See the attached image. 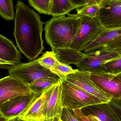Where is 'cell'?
<instances>
[{"mask_svg":"<svg viewBox=\"0 0 121 121\" xmlns=\"http://www.w3.org/2000/svg\"><path fill=\"white\" fill-rule=\"evenodd\" d=\"M14 35L17 46L30 61L35 60L44 50L40 16L21 1H17Z\"/></svg>","mask_w":121,"mask_h":121,"instance_id":"6da1fadb","label":"cell"},{"mask_svg":"<svg viewBox=\"0 0 121 121\" xmlns=\"http://www.w3.org/2000/svg\"><path fill=\"white\" fill-rule=\"evenodd\" d=\"M81 19L77 14L53 17L45 25V37L52 51L69 48L78 32Z\"/></svg>","mask_w":121,"mask_h":121,"instance_id":"7a4b0ae2","label":"cell"},{"mask_svg":"<svg viewBox=\"0 0 121 121\" xmlns=\"http://www.w3.org/2000/svg\"><path fill=\"white\" fill-rule=\"evenodd\" d=\"M9 75L28 85L39 80H50L60 82L61 79L50 70L41 66L38 59L26 63H20L9 69Z\"/></svg>","mask_w":121,"mask_h":121,"instance_id":"3957f363","label":"cell"},{"mask_svg":"<svg viewBox=\"0 0 121 121\" xmlns=\"http://www.w3.org/2000/svg\"><path fill=\"white\" fill-rule=\"evenodd\" d=\"M60 85L63 107L70 111L81 109L103 102L97 97L64 79L61 80Z\"/></svg>","mask_w":121,"mask_h":121,"instance_id":"277c9868","label":"cell"},{"mask_svg":"<svg viewBox=\"0 0 121 121\" xmlns=\"http://www.w3.org/2000/svg\"><path fill=\"white\" fill-rule=\"evenodd\" d=\"M121 57V52L96 51L90 53L83 52L75 65L77 69L89 73H107L104 64L108 60Z\"/></svg>","mask_w":121,"mask_h":121,"instance_id":"5b68a950","label":"cell"},{"mask_svg":"<svg viewBox=\"0 0 121 121\" xmlns=\"http://www.w3.org/2000/svg\"><path fill=\"white\" fill-rule=\"evenodd\" d=\"M80 16L81 25L70 48L81 52L86 45L97 37L104 28L96 18Z\"/></svg>","mask_w":121,"mask_h":121,"instance_id":"8992f818","label":"cell"},{"mask_svg":"<svg viewBox=\"0 0 121 121\" xmlns=\"http://www.w3.org/2000/svg\"><path fill=\"white\" fill-rule=\"evenodd\" d=\"M95 18L107 30L121 28V0H103Z\"/></svg>","mask_w":121,"mask_h":121,"instance_id":"52a82bcc","label":"cell"},{"mask_svg":"<svg viewBox=\"0 0 121 121\" xmlns=\"http://www.w3.org/2000/svg\"><path fill=\"white\" fill-rule=\"evenodd\" d=\"M40 96L32 93L13 98L0 106V115L7 121L19 118Z\"/></svg>","mask_w":121,"mask_h":121,"instance_id":"ba28073f","label":"cell"},{"mask_svg":"<svg viewBox=\"0 0 121 121\" xmlns=\"http://www.w3.org/2000/svg\"><path fill=\"white\" fill-rule=\"evenodd\" d=\"M89 76L99 88L112 98L121 99V73L89 72Z\"/></svg>","mask_w":121,"mask_h":121,"instance_id":"9c48e42d","label":"cell"},{"mask_svg":"<svg viewBox=\"0 0 121 121\" xmlns=\"http://www.w3.org/2000/svg\"><path fill=\"white\" fill-rule=\"evenodd\" d=\"M64 79L96 97L103 102H108L112 99L111 96L101 90L91 80L89 76V72L78 70L67 75Z\"/></svg>","mask_w":121,"mask_h":121,"instance_id":"30bf717a","label":"cell"},{"mask_svg":"<svg viewBox=\"0 0 121 121\" xmlns=\"http://www.w3.org/2000/svg\"><path fill=\"white\" fill-rule=\"evenodd\" d=\"M31 93L28 85L15 78L9 75L0 79V106L13 98Z\"/></svg>","mask_w":121,"mask_h":121,"instance_id":"8fae6325","label":"cell"},{"mask_svg":"<svg viewBox=\"0 0 121 121\" xmlns=\"http://www.w3.org/2000/svg\"><path fill=\"white\" fill-rule=\"evenodd\" d=\"M54 85L36 99L25 112L18 118L24 121H40L43 119L48 100Z\"/></svg>","mask_w":121,"mask_h":121,"instance_id":"7c38bea8","label":"cell"},{"mask_svg":"<svg viewBox=\"0 0 121 121\" xmlns=\"http://www.w3.org/2000/svg\"><path fill=\"white\" fill-rule=\"evenodd\" d=\"M82 112L85 115H92L101 121H121L120 116L109 102H102L82 108Z\"/></svg>","mask_w":121,"mask_h":121,"instance_id":"4fadbf2b","label":"cell"},{"mask_svg":"<svg viewBox=\"0 0 121 121\" xmlns=\"http://www.w3.org/2000/svg\"><path fill=\"white\" fill-rule=\"evenodd\" d=\"M63 108L60 82L53 86L48 100L43 119L56 116L61 117Z\"/></svg>","mask_w":121,"mask_h":121,"instance_id":"5bb4252c","label":"cell"},{"mask_svg":"<svg viewBox=\"0 0 121 121\" xmlns=\"http://www.w3.org/2000/svg\"><path fill=\"white\" fill-rule=\"evenodd\" d=\"M120 36H121V28L112 30L104 28L95 39L82 49L81 52L86 53H91Z\"/></svg>","mask_w":121,"mask_h":121,"instance_id":"9a60e30c","label":"cell"},{"mask_svg":"<svg viewBox=\"0 0 121 121\" xmlns=\"http://www.w3.org/2000/svg\"><path fill=\"white\" fill-rule=\"evenodd\" d=\"M21 57L13 42L0 35V59L16 65L20 63Z\"/></svg>","mask_w":121,"mask_h":121,"instance_id":"2e32d148","label":"cell"},{"mask_svg":"<svg viewBox=\"0 0 121 121\" xmlns=\"http://www.w3.org/2000/svg\"><path fill=\"white\" fill-rule=\"evenodd\" d=\"M76 8L70 0H51L50 14L53 17L65 15Z\"/></svg>","mask_w":121,"mask_h":121,"instance_id":"e0dca14e","label":"cell"},{"mask_svg":"<svg viewBox=\"0 0 121 121\" xmlns=\"http://www.w3.org/2000/svg\"><path fill=\"white\" fill-rule=\"evenodd\" d=\"M59 82L50 80H39L28 85V86L32 93L40 96L42 93Z\"/></svg>","mask_w":121,"mask_h":121,"instance_id":"ac0fdd59","label":"cell"},{"mask_svg":"<svg viewBox=\"0 0 121 121\" xmlns=\"http://www.w3.org/2000/svg\"><path fill=\"white\" fill-rule=\"evenodd\" d=\"M0 16L6 20L14 19L15 13L13 0H0Z\"/></svg>","mask_w":121,"mask_h":121,"instance_id":"d6986e66","label":"cell"},{"mask_svg":"<svg viewBox=\"0 0 121 121\" xmlns=\"http://www.w3.org/2000/svg\"><path fill=\"white\" fill-rule=\"evenodd\" d=\"M38 59V62L41 66L50 70L59 62L57 59L55 53L53 51H47Z\"/></svg>","mask_w":121,"mask_h":121,"instance_id":"ffe728a7","label":"cell"},{"mask_svg":"<svg viewBox=\"0 0 121 121\" xmlns=\"http://www.w3.org/2000/svg\"><path fill=\"white\" fill-rule=\"evenodd\" d=\"M77 70V69H72L70 65L63 63L60 61L57 65L50 70L51 72L57 75L61 80L64 79L68 75Z\"/></svg>","mask_w":121,"mask_h":121,"instance_id":"44dd1931","label":"cell"},{"mask_svg":"<svg viewBox=\"0 0 121 121\" xmlns=\"http://www.w3.org/2000/svg\"><path fill=\"white\" fill-rule=\"evenodd\" d=\"M28 1L30 6L40 13L50 15L51 0H28Z\"/></svg>","mask_w":121,"mask_h":121,"instance_id":"7402d4cb","label":"cell"},{"mask_svg":"<svg viewBox=\"0 0 121 121\" xmlns=\"http://www.w3.org/2000/svg\"><path fill=\"white\" fill-rule=\"evenodd\" d=\"M99 5H85L76 9L77 14L81 16L95 18L99 9Z\"/></svg>","mask_w":121,"mask_h":121,"instance_id":"603a6c76","label":"cell"},{"mask_svg":"<svg viewBox=\"0 0 121 121\" xmlns=\"http://www.w3.org/2000/svg\"><path fill=\"white\" fill-rule=\"evenodd\" d=\"M104 68L107 72L111 74L121 73V57L111 60L104 64Z\"/></svg>","mask_w":121,"mask_h":121,"instance_id":"cb8c5ba5","label":"cell"},{"mask_svg":"<svg viewBox=\"0 0 121 121\" xmlns=\"http://www.w3.org/2000/svg\"><path fill=\"white\" fill-rule=\"evenodd\" d=\"M72 111L79 121H101L94 116L85 115L81 109H74Z\"/></svg>","mask_w":121,"mask_h":121,"instance_id":"d4e9b609","label":"cell"},{"mask_svg":"<svg viewBox=\"0 0 121 121\" xmlns=\"http://www.w3.org/2000/svg\"><path fill=\"white\" fill-rule=\"evenodd\" d=\"M61 119L63 121H79L72 111L65 107H63Z\"/></svg>","mask_w":121,"mask_h":121,"instance_id":"484cf974","label":"cell"},{"mask_svg":"<svg viewBox=\"0 0 121 121\" xmlns=\"http://www.w3.org/2000/svg\"><path fill=\"white\" fill-rule=\"evenodd\" d=\"M121 99L112 98L108 102L114 110L121 117Z\"/></svg>","mask_w":121,"mask_h":121,"instance_id":"4316f807","label":"cell"},{"mask_svg":"<svg viewBox=\"0 0 121 121\" xmlns=\"http://www.w3.org/2000/svg\"><path fill=\"white\" fill-rule=\"evenodd\" d=\"M15 65L14 64L0 59V68L9 69L11 67Z\"/></svg>","mask_w":121,"mask_h":121,"instance_id":"83f0119b","label":"cell"},{"mask_svg":"<svg viewBox=\"0 0 121 121\" xmlns=\"http://www.w3.org/2000/svg\"><path fill=\"white\" fill-rule=\"evenodd\" d=\"M72 4L76 7L77 8H80L86 5L84 0H70Z\"/></svg>","mask_w":121,"mask_h":121,"instance_id":"f1b7e54d","label":"cell"},{"mask_svg":"<svg viewBox=\"0 0 121 121\" xmlns=\"http://www.w3.org/2000/svg\"><path fill=\"white\" fill-rule=\"evenodd\" d=\"M103 0H84L86 5H99Z\"/></svg>","mask_w":121,"mask_h":121,"instance_id":"f546056e","label":"cell"},{"mask_svg":"<svg viewBox=\"0 0 121 121\" xmlns=\"http://www.w3.org/2000/svg\"><path fill=\"white\" fill-rule=\"evenodd\" d=\"M40 121H63L61 119V117L56 116L53 118L45 119Z\"/></svg>","mask_w":121,"mask_h":121,"instance_id":"4dcf8cb0","label":"cell"},{"mask_svg":"<svg viewBox=\"0 0 121 121\" xmlns=\"http://www.w3.org/2000/svg\"><path fill=\"white\" fill-rule=\"evenodd\" d=\"M9 121H24L19 119V118H17L11 120H9Z\"/></svg>","mask_w":121,"mask_h":121,"instance_id":"1f68e13d","label":"cell"},{"mask_svg":"<svg viewBox=\"0 0 121 121\" xmlns=\"http://www.w3.org/2000/svg\"><path fill=\"white\" fill-rule=\"evenodd\" d=\"M6 119L4 118L2 116L0 115V121H7Z\"/></svg>","mask_w":121,"mask_h":121,"instance_id":"d6a6232c","label":"cell"},{"mask_svg":"<svg viewBox=\"0 0 121 121\" xmlns=\"http://www.w3.org/2000/svg\"></svg>","mask_w":121,"mask_h":121,"instance_id":"836d02e7","label":"cell"}]
</instances>
